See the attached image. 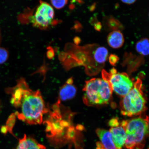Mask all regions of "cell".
I'll use <instances>...</instances> for the list:
<instances>
[{"mask_svg":"<svg viewBox=\"0 0 149 149\" xmlns=\"http://www.w3.org/2000/svg\"><path fill=\"white\" fill-rule=\"evenodd\" d=\"M96 149H105L102 146L101 143L97 142L96 144Z\"/></svg>","mask_w":149,"mask_h":149,"instance_id":"obj_22","label":"cell"},{"mask_svg":"<svg viewBox=\"0 0 149 149\" xmlns=\"http://www.w3.org/2000/svg\"><path fill=\"white\" fill-rule=\"evenodd\" d=\"M142 83L138 79L131 90L120 103L121 113L131 117L141 115L146 110V100L141 90Z\"/></svg>","mask_w":149,"mask_h":149,"instance_id":"obj_4","label":"cell"},{"mask_svg":"<svg viewBox=\"0 0 149 149\" xmlns=\"http://www.w3.org/2000/svg\"><path fill=\"white\" fill-rule=\"evenodd\" d=\"M121 125L125 130L126 138L125 144L127 149H143L145 139L149 134V126L145 119L141 117L124 120Z\"/></svg>","mask_w":149,"mask_h":149,"instance_id":"obj_3","label":"cell"},{"mask_svg":"<svg viewBox=\"0 0 149 149\" xmlns=\"http://www.w3.org/2000/svg\"><path fill=\"white\" fill-rule=\"evenodd\" d=\"M54 16L53 7L48 3L41 1L35 15L31 17V22L35 27L46 29L55 22Z\"/></svg>","mask_w":149,"mask_h":149,"instance_id":"obj_6","label":"cell"},{"mask_svg":"<svg viewBox=\"0 0 149 149\" xmlns=\"http://www.w3.org/2000/svg\"><path fill=\"white\" fill-rule=\"evenodd\" d=\"M15 115L13 114L11 115V116L9 117L8 121H7L6 126H5L7 130V131L9 132V133L12 134L13 135V133L12 130L13 127L15 123Z\"/></svg>","mask_w":149,"mask_h":149,"instance_id":"obj_15","label":"cell"},{"mask_svg":"<svg viewBox=\"0 0 149 149\" xmlns=\"http://www.w3.org/2000/svg\"><path fill=\"white\" fill-rule=\"evenodd\" d=\"M136 49L141 55H149V39L143 38L141 39L136 45Z\"/></svg>","mask_w":149,"mask_h":149,"instance_id":"obj_14","label":"cell"},{"mask_svg":"<svg viewBox=\"0 0 149 149\" xmlns=\"http://www.w3.org/2000/svg\"><path fill=\"white\" fill-rule=\"evenodd\" d=\"M108 44L111 48L118 49L123 45L124 38L123 35L120 31H111L108 35Z\"/></svg>","mask_w":149,"mask_h":149,"instance_id":"obj_11","label":"cell"},{"mask_svg":"<svg viewBox=\"0 0 149 149\" xmlns=\"http://www.w3.org/2000/svg\"></svg>","mask_w":149,"mask_h":149,"instance_id":"obj_24","label":"cell"},{"mask_svg":"<svg viewBox=\"0 0 149 149\" xmlns=\"http://www.w3.org/2000/svg\"><path fill=\"white\" fill-rule=\"evenodd\" d=\"M109 124L111 127H116L120 125L119 119L117 118L111 119L109 122Z\"/></svg>","mask_w":149,"mask_h":149,"instance_id":"obj_19","label":"cell"},{"mask_svg":"<svg viewBox=\"0 0 149 149\" xmlns=\"http://www.w3.org/2000/svg\"><path fill=\"white\" fill-rule=\"evenodd\" d=\"M102 78L109 81L113 91L122 97L126 95L133 88L134 84L128 74L124 72L117 73L116 70L113 68L110 73L103 70Z\"/></svg>","mask_w":149,"mask_h":149,"instance_id":"obj_5","label":"cell"},{"mask_svg":"<svg viewBox=\"0 0 149 149\" xmlns=\"http://www.w3.org/2000/svg\"><path fill=\"white\" fill-rule=\"evenodd\" d=\"M16 149H46V148L32 138L27 137L25 135L19 139Z\"/></svg>","mask_w":149,"mask_h":149,"instance_id":"obj_12","label":"cell"},{"mask_svg":"<svg viewBox=\"0 0 149 149\" xmlns=\"http://www.w3.org/2000/svg\"><path fill=\"white\" fill-rule=\"evenodd\" d=\"M102 26L101 23L100 22L96 23L94 25L95 29L97 31H100L102 29Z\"/></svg>","mask_w":149,"mask_h":149,"instance_id":"obj_20","label":"cell"},{"mask_svg":"<svg viewBox=\"0 0 149 149\" xmlns=\"http://www.w3.org/2000/svg\"><path fill=\"white\" fill-rule=\"evenodd\" d=\"M8 58V51L4 48H0V64L4 63Z\"/></svg>","mask_w":149,"mask_h":149,"instance_id":"obj_17","label":"cell"},{"mask_svg":"<svg viewBox=\"0 0 149 149\" xmlns=\"http://www.w3.org/2000/svg\"><path fill=\"white\" fill-rule=\"evenodd\" d=\"M96 133L104 149H117L113 142L110 132L101 128H98L96 130Z\"/></svg>","mask_w":149,"mask_h":149,"instance_id":"obj_10","label":"cell"},{"mask_svg":"<svg viewBox=\"0 0 149 149\" xmlns=\"http://www.w3.org/2000/svg\"><path fill=\"white\" fill-rule=\"evenodd\" d=\"M77 92V89L73 84V80L70 78L63 85L59 91L58 101H64L73 98Z\"/></svg>","mask_w":149,"mask_h":149,"instance_id":"obj_8","label":"cell"},{"mask_svg":"<svg viewBox=\"0 0 149 149\" xmlns=\"http://www.w3.org/2000/svg\"><path fill=\"white\" fill-rule=\"evenodd\" d=\"M136 0H121L123 3L126 4L130 5L134 3Z\"/></svg>","mask_w":149,"mask_h":149,"instance_id":"obj_21","label":"cell"},{"mask_svg":"<svg viewBox=\"0 0 149 149\" xmlns=\"http://www.w3.org/2000/svg\"><path fill=\"white\" fill-rule=\"evenodd\" d=\"M68 1V0H51L52 5L57 9L63 8L67 4Z\"/></svg>","mask_w":149,"mask_h":149,"instance_id":"obj_16","label":"cell"},{"mask_svg":"<svg viewBox=\"0 0 149 149\" xmlns=\"http://www.w3.org/2000/svg\"><path fill=\"white\" fill-rule=\"evenodd\" d=\"M119 58L116 55L111 54L109 57V62L113 66H115L119 61Z\"/></svg>","mask_w":149,"mask_h":149,"instance_id":"obj_18","label":"cell"},{"mask_svg":"<svg viewBox=\"0 0 149 149\" xmlns=\"http://www.w3.org/2000/svg\"><path fill=\"white\" fill-rule=\"evenodd\" d=\"M108 56L109 52L107 48L96 44H90V75L97 73L105 64Z\"/></svg>","mask_w":149,"mask_h":149,"instance_id":"obj_7","label":"cell"},{"mask_svg":"<svg viewBox=\"0 0 149 149\" xmlns=\"http://www.w3.org/2000/svg\"><path fill=\"white\" fill-rule=\"evenodd\" d=\"M145 119V120H146L147 123H148L149 127V115L148 116H146V118Z\"/></svg>","mask_w":149,"mask_h":149,"instance_id":"obj_23","label":"cell"},{"mask_svg":"<svg viewBox=\"0 0 149 149\" xmlns=\"http://www.w3.org/2000/svg\"><path fill=\"white\" fill-rule=\"evenodd\" d=\"M103 25L108 31H120L124 29V26L119 20L111 16L104 17Z\"/></svg>","mask_w":149,"mask_h":149,"instance_id":"obj_13","label":"cell"},{"mask_svg":"<svg viewBox=\"0 0 149 149\" xmlns=\"http://www.w3.org/2000/svg\"><path fill=\"white\" fill-rule=\"evenodd\" d=\"M83 91L84 103L91 107L108 103L113 92L109 81L99 78L86 81Z\"/></svg>","mask_w":149,"mask_h":149,"instance_id":"obj_2","label":"cell"},{"mask_svg":"<svg viewBox=\"0 0 149 149\" xmlns=\"http://www.w3.org/2000/svg\"><path fill=\"white\" fill-rule=\"evenodd\" d=\"M11 95V103L19 110L15 113L19 120L29 125L40 124L45 113L49 110L39 90L30 88L24 78L17 81L15 86L7 89Z\"/></svg>","mask_w":149,"mask_h":149,"instance_id":"obj_1","label":"cell"},{"mask_svg":"<svg viewBox=\"0 0 149 149\" xmlns=\"http://www.w3.org/2000/svg\"><path fill=\"white\" fill-rule=\"evenodd\" d=\"M113 143L117 149H122L125 144L126 138L125 130L121 125L111 127L109 130Z\"/></svg>","mask_w":149,"mask_h":149,"instance_id":"obj_9","label":"cell"}]
</instances>
